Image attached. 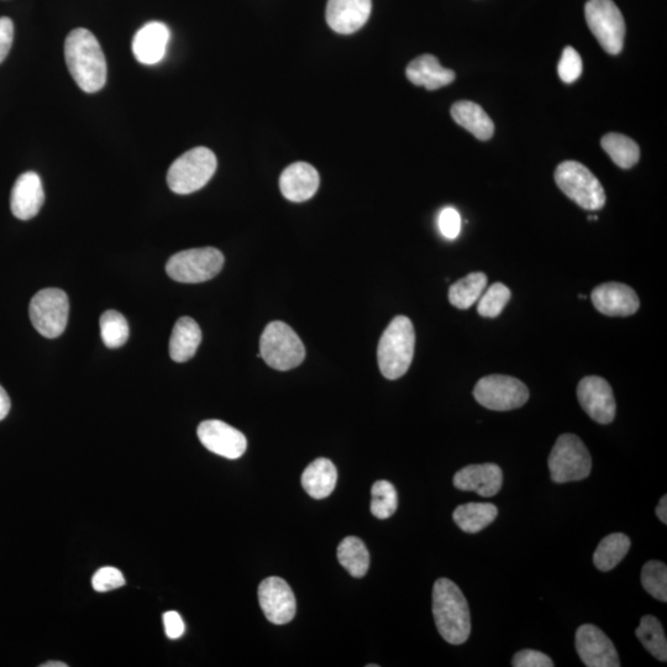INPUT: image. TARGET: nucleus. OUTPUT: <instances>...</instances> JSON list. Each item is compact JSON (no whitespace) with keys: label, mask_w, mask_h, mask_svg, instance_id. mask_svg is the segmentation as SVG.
Returning a JSON list of instances; mask_svg holds the SVG:
<instances>
[{"label":"nucleus","mask_w":667,"mask_h":667,"mask_svg":"<svg viewBox=\"0 0 667 667\" xmlns=\"http://www.w3.org/2000/svg\"><path fill=\"white\" fill-rule=\"evenodd\" d=\"M65 59L73 80L86 93H96L107 83V61L91 31L78 28L65 41Z\"/></svg>","instance_id":"nucleus-1"},{"label":"nucleus","mask_w":667,"mask_h":667,"mask_svg":"<svg viewBox=\"0 0 667 667\" xmlns=\"http://www.w3.org/2000/svg\"><path fill=\"white\" fill-rule=\"evenodd\" d=\"M433 616L446 643L461 645L471 634L469 603L460 588L448 579H439L433 588Z\"/></svg>","instance_id":"nucleus-2"},{"label":"nucleus","mask_w":667,"mask_h":667,"mask_svg":"<svg viewBox=\"0 0 667 667\" xmlns=\"http://www.w3.org/2000/svg\"><path fill=\"white\" fill-rule=\"evenodd\" d=\"M414 349L416 332L413 323L404 315H398L388 325L378 343V366L383 377L398 380L406 375L413 361Z\"/></svg>","instance_id":"nucleus-3"},{"label":"nucleus","mask_w":667,"mask_h":667,"mask_svg":"<svg viewBox=\"0 0 667 667\" xmlns=\"http://www.w3.org/2000/svg\"><path fill=\"white\" fill-rule=\"evenodd\" d=\"M217 166V156L212 150L194 147L173 162L167 173V185L176 194L197 192L212 180Z\"/></svg>","instance_id":"nucleus-4"},{"label":"nucleus","mask_w":667,"mask_h":667,"mask_svg":"<svg viewBox=\"0 0 667 667\" xmlns=\"http://www.w3.org/2000/svg\"><path fill=\"white\" fill-rule=\"evenodd\" d=\"M260 356L272 369L290 371L306 359V348L290 325L272 322L261 335Z\"/></svg>","instance_id":"nucleus-5"},{"label":"nucleus","mask_w":667,"mask_h":667,"mask_svg":"<svg viewBox=\"0 0 667 667\" xmlns=\"http://www.w3.org/2000/svg\"><path fill=\"white\" fill-rule=\"evenodd\" d=\"M555 181L567 197L586 210L605 207V189L598 178L580 162L565 161L555 171Z\"/></svg>","instance_id":"nucleus-6"},{"label":"nucleus","mask_w":667,"mask_h":667,"mask_svg":"<svg viewBox=\"0 0 667 667\" xmlns=\"http://www.w3.org/2000/svg\"><path fill=\"white\" fill-rule=\"evenodd\" d=\"M551 480L567 483L587 479L592 470V458L584 441L574 434H563L556 440L549 456Z\"/></svg>","instance_id":"nucleus-7"},{"label":"nucleus","mask_w":667,"mask_h":667,"mask_svg":"<svg viewBox=\"0 0 667 667\" xmlns=\"http://www.w3.org/2000/svg\"><path fill=\"white\" fill-rule=\"evenodd\" d=\"M588 28L609 55L623 50L626 21L613 0H588L585 7Z\"/></svg>","instance_id":"nucleus-8"},{"label":"nucleus","mask_w":667,"mask_h":667,"mask_svg":"<svg viewBox=\"0 0 667 667\" xmlns=\"http://www.w3.org/2000/svg\"><path fill=\"white\" fill-rule=\"evenodd\" d=\"M224 261L218 249H191L173 255L167 262L166 272L176 282L202 283L218 276Z\"/></svg>","instance_id":"nucleus-9"},{"label":"nucleus","mask_w":667,"mask_h":667,"mask_svg":"<svg viewBox=\"0 0 667 667\" xmlns=\"http://www.w3.org/2000/svg\"><path fill=\"white\" fill-rule=\"evenodd\" d=\"M70 314L67 294L59 288H46L31 299L29 315L31 323L47 339L59 338L65 332Z\"/></svg>","instance_id":"nucleus-10"},{"label":"nucleus","mask_w":667,"mask_h":667,"mask_svg":"<svg viewBox=\"0 0 667 667\" xmlns=\"http://www.w3.org/2000/svg\"><path fill=\"white\" fill-rule=\"evenodd\" d=\"M474 397L482 407L507 412L523 407L528 402L529 390L518 378L490 375L477 382Z\"/></svg>","instance_id":"nucleus-11"},{"label":"nucleus","mask_w":667,"mask_h":667,"mask_svg":"<svg viewBox=\"0 0 667 667\" xmlns=\"http://www.w3.org/2000/svg\"><path fill=\"white\" fill-rule=\"evenodd\" d=\"M259 602L265 617L273 624L282 626L296 616V597L290 585L281 577H269L259 587Z\"/></svg>","instance_id":"nucleus-12"},{"label":"nucleus","mask_w":667,"mask_h":667,"mask_svg":"<svg viewBox=\"0 0 667 667\" xmlns=\"http://www.w3.org/2000/svg\"><path fill=\"white\" fill-rule=\"evenodd\" d=\"M577 397L582 409L600 424L612 423L616 418V399L611 385L605 378L588 376L577 387Z\"/></svg>","instance_id":"nucleus-13"},{"label":"nucleus","mask_w":667,"mask_h":667,"mask_svg":"<svg viewBox=\"0 0 667 667\" xmlns=\"http://www.w3.org/2000/svg\"><path fill=\"white\" fill-rule=\"evenodd\" d=\"M198 438L204 448L230 460L241 458L248 449L245 435L222 420H206L199 424Z\"/></svg>","instance_id":"nucleus-14"},{"label":"nucleus","mask_w":667,"mask_h":667,"mask_svg":"<svg viewBox=\"0 0 667 667\" xmlns=\"http://www.w3.org/2000/svg\"><path fill=\"white\" fill-rule=\"evenodd\" d=\"M576 650L588 667H619L621 661L612 640L600 628L585 624L577 629Z\"/></svg>","instance_id":"nucleus-15"},{"label":"nucleus","mask_w":667,"mask_h":667,"mask_svg":"<svg viewBox=\"0 0 667 667\" xmlns=\"http://www.w3.org/2000/svg\"><path fill=\"white\" fill-rule=\"evenodd\" d=\"M593 306L608 317H629L640 307L637 293L624 283H603L591 294Z\"/></svg>","instance_id":"nucleus-16"},{"label":"nucleus","mask_w":667,"mask_h":667,"mask_svg":"<svg viewBox=\"0 0 667 667\" xmlns=\"http://www.w3.org/2000/svg\"><path fill=\"white\" fill-rule=\"evenodd\" d=\"M372 0H328V25L335 33L349 35L356 33L369 20Z\"/></svg>","instance_id":"nucleus-17"},{"label":"nucleus","mask_w":667,"mask_h":667,"mask_svg":"<svg viewBox=\"0 0 667 667\" xmlns=\"http://www.w3.org/2000/svg\"><path fill=\"white\" fill-rule=\"evenodd\" d=\"M45 202L44 188L38 173L25 172L15 181L10 208L15 218L30 220L39 214Z\"/></svg>","instance_id":"nucleus-18"},{"label":"nucleus","mask_w":667,"mask_h":667,"mask_svg":"<svg viewBox=\"0 0 667 667\" xmlns=\"http://www.w3.org/2000/svg\"><path fill=\"white\" fill-rule=\"evenodd\" d=\"M171 31L160 21H151L135 34L133 39V54L135 59L143 65L151 66L164 60Z\"/></svg>","instance_id":"nucleus-19"},{"label":"nucleus","mask_w":667,"mask_h":667,"mask_svg":"<svg viewBox=\"0 0 667 667\" xmlns=\"http://www.w3.org/2000/svg\"><path fill=\"white\" fill-rule=\"evenodd\" d=\"M503 472L495 464L470 465L456 472L454 485L460 491L476 492L482 497H493L501 491Z\"/></svg>","instance_id":"nucleus-20"},{"label":"nucleus","mask_w":667,"mask_h":667,"mask_svg":"<svg viewBox=\"0 0 667 667\" xmlns=\"http://www.w3.org/2000/svg\"><path fill=\"white\" fill-rule=\"evenodd\" d=\"M319 173L307 162H296L282 172L280 188L283 197L294 203H302L314 197L319 188Z\"/></svg>","instance_id":"nucleus-21"},{"label":"nucleus","mask_w":667,"mask_h":667,"mask_svg":"<svg viewBox=\"0 0 667 667\" xmlns=\"http://www.w3.org/2000/svg\"><path fill=\"white\" fill-rule=\"evenodd\" d=\"M406 73L409 81L429 91L448 86L456 78L455 72L441 66L437 57L433 55L417 57L409 63Z\"/></svg>","instance_id":"nucleus-22"},{"label":"nucleus","mask_w":667,"mask_h":667,"mask_svg":"<svg viewBox=\"0 0 667 667\" xmlns=\"http://www.w3.org/2000/svg\"><path fill=\"white\" fill-rule=\"evenodd\" d=\"M202 343V330L196 320L183 317L173 327L170 340L171 359L178 364L191 360Z\"/></svg>","instance_id":"nucleus-23"},{"label":"nucleus","mask_w":667,"mask_h":667,"mask_svg":"<svg viewBox=\"0 0 667 667\" xmlns=\"http://www.w3.org/2000/svg\"><path fill=\"white\" fill-rule=\"evenodd\" d=\"M338 481V471L332 461L320 458L304 470L302 486L314 500H323L332 495Z\"/></svg>","instance_id":"nucleus-24"},{"label":"nucleus","mask_w":667,"mask_h":667,"mask_svg":"<svg viewBox=\"0 0 667 667\" xmlns=\"http://www.w3.org/2000/svg\"><path fill=\"white\" fill-rule=\"evenodd\" d=\"M451 117L479 140H490L495 133V124L492 119L479 104L474 102L455 103L451 108Z\"/></svg>","instance_id":"nucleus-25"},{"label":"nucleus","mask_w":667,"mask_h":667,"mask_svg":"<svg viewBox=\"0 0 667 667\" xmlns=\"http://www.w3.org/2000/svg\"><path fill=\"white\" fill-rule=\"evenodd\" d=\"M498 509L492 503H466L455 509L454 521L462 532L476 534L496 521Z\"/></svg>","instance_id":"nucleus-26"},{"label":"nucleus","mask_w":667,"mask_h":667,"mask_svg":"<svg viewBox=\"0 0 667 667\" xmlns=\"http://www.w3.org/2000/svg\"><path fill=\"white\" fill-rule=\"evenodd\" d=\"M630 546H632V542L626 534H609L597 546L595 554H593V564L600 571H611L626 558Z\"/></svg>","instance_id":"nucleus-27"},{"label":"nucleus","mask_w":667,"mask_h":667,"mask_svg":"<svg viewBox=\"0 0 667 667\" xmlns=\"http://www.w3.org/2000/svg\"><path fill=\"white\" fill-rule=\"evenodd\" d=\"M338 559L340 565L356 579H361L369 571L370 553L360 538H345L339 545Z\"/></svg>","instance_id":"nucleus-28"},{"label":"nucleus","mask_w":667,"mask_h":667,"mask_svg":"<svg viewBox=\"0 0 667 667\" xmlns=\"http://www.w3.org/2000/svg\"><path fill=\"white\" fill-rule=\"evenodd\" d=\"M487 287V276L483 272L470 273L455 282L449 290V301L459 309H469L479 301Z\"/></svg>","instance_id":"nucleus-29"},{"label":"nucleus","mask_w":667,"mask_h":667,"mask_svg":"<svg viewBox=\"0 0 667 667\" xmlns=\"http://www.w3.org/2000/svg\"><path fill=\"white\" fill-rule=\"evenodd\" d=\"M601 145L617 166L632 168L638 164L639 146L628 136L617 133L607 134L603 136Z\"/></svg>","instance_id":"nucleus-30"},{"label":"nucleus","mask_w":667,"mask_h":667,"mask_svg":"<svg viewBox=\"0 0 667 667\" xmlns=\"http://www.w3.org/2000/svg\"><path fill=\"white\" fill-rule=\"evenodd\" d=\"M640 643L649 651L654 658L667 660V642L663 626L659 619L654 616H645L640 621L639 627L635 630Z\"/></svg>","instance_id":"nucleus-31"},{"label":"nucleus","mask_w":667,"mask_h":667,"mask_svg":"<svg viewBox=\"0 0 667 667\" xmlns=\"http://www.w3.org/2000/svg\"><path fill=\"white\" fill-rule=\"evenodd\" d=\"M101 334L105 346L109 349L122 348L129 339L128 320L117 311H108L101 317Z\"/></svg>","instance_id":"nucleus-32"},{"label":"nucleus","mask_w":667,"mask_h":667,"mask_svg":"<svg viewBox=\"0 0 667 667\" xmlns=\"http://www.w3.org/2000/svg\"><path fill=\"white\" fill-rule=\"evenodd\" d=\"M371 513L378 519H388L396 513L398 496L395 486L388 481H377L371 488Z\"/></svg>","instance_id":"nucleus-33"},{"label":"nucleus","mask_w":667,"mask_h":667,"mask_svg":"<svg viewBox=\"0 0 667 667\" xmlns=\"http://www.w3.org/2000/svg\"><path fill=\"white\" fill-rule=\"evenodd\" d=\"M642 584L650 596L667 601V567L661 561H649L642 570Z\"/></svg>","instance_id":"nucleus-34"},{"label":"nucleus","mask_w":667,"mask_h":667,"mask_svg":"<svg viewBox=\"0 0 667 667\" xmlns=\"http://www.w3.org/2000/svg\"><path fill=\"white\" fill-rule=\"evenodd\" d=\"M512 293L503 283H495L486 292L482 293L477 312L481 317L496 318L506 308Z\"/></svg>","instance_id":"nucleus-35"},{"label":"nucleus","mask_w":667,"mask_h":667,"mask_svg":"<svg viewBox=\"0 0 667 667\" xmlns=\"http://www.w3.org/2000/svg\"><path fill=\"white\" fill-rule=\"evenodd\" d=\"M559 76L561 81L570 84L579 80L584 65H582L581 56L574 47H566L559 62Z\"/></svg>","instance_id":"nucleus-36"},{"label":"nucleus","mask_w":667,"mask_h":667,"mask_svg":"<svg viewBox=\"0 0 667 667\" xmlns=\"http://www.w3.org/2000/svg\"><path fill=\"white\" fill-rule=\"evenodd\" d=\"M125 585L122 571L108 566L98 570L92 579V586L97 592H109Z\"/></svg>","instance_id":"nucleus-37"},{"label":"nucleus","mask_w":667,"mask_h":667,"mask_svg":"<svg viewBox=\"0 0 667 667\" xmlns=\"http://www.w3.org/2000/svg\"><path fill=\"white\" fill-rule=\"evenodd\" d=\"M439 229L446 239L458 238L461 231V217L458 210L445 208L439 215Z\"/></svg>","instance_id":"nucleus-38"},{"label":"nucleus","mask_w":667,"mask_h":667,"mask_svg":"<svg viewBox=\"0 0 667 667\" xmlns=\"http://www.w3.org/2000/svg\"><path fill=\"white\" fill-rule=\"evenodd\" d=\"M512 665L514 667H553L554 661L540 651L527 649L514 655Z\"/></svg>","instance_id":"nucleus-39"},{"label":"nucleus","mask_w":667,"mask_h":667,"mask_svg":"<svg viewBox=\"0 0 667 667\" xmlns=\"http://www.w3.org/2000/svg\"><path fill=\"white\" fill-rule=\"evenodd\" d=\"M14 40V24L12 19L0 18V63L7 59Z\"/></svg>","instance_id":"nucleus-40"},{"label":"nucleus","mask_w":667,"mask_h":667,"mask_svg":"<svg viewBox=\"0 0 667 667\" xmlns=\"http://www.w3.org/2000/svg\"><path fill=\"white\" fill-rule=\"evenodd\" d=\"M165 632L168 639H180L185 634L186 626L182 617L175 611L164 614Z\"/></svg>","instance_id":"nucleus-41"},{"label":"nucleus","mask_w":667,"mask_h":667,"mask_svg":"<svg viewBox=\"0 0 667 667\" xmlns=\"http://www.w3.org/2000/svg\"><path fill=\"white\" fill-rule=\"evenodd\" d=\"M10 407H12V403H10L8 393L2 386H0V422L7 418L10 412Z\"/></svg>","instance_id":"nucleus-42"},{"label":"nucleus","mask_w":667,"mask_h":667,"mask_svg":"<svg viewBox=\"0 0 667 667\" xmlns=\"http://www.w3.org/2000/svg\"><path fill=\"white\" fill-rule=\"evenodd\" d=\"M656 516L660 519L661 522L664 524L667 523V497L664 496L661 498L658 507H656Z\"/></svg>","instance_id":"nucleus-43"},{"label":"nucleus","mask_w":667,"mask_h":667,"mask_svg":"<svg viewBox=\"0 0 667 667\" xmlns=\"http://www.w3.org/2000/svg\"><path fill=\"white\" fill-rule=\"evenodd\" d=\"M41 667H67L68 665L65 663H61V661H49V663H45L40 665Z\"/></svg>","instance_id":"nucleus-44"}]
</instances>
